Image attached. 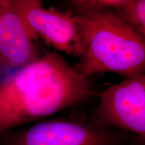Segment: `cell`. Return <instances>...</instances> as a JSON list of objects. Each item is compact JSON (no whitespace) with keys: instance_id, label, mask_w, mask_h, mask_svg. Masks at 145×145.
I'll return each instance as SVG.
<instances>
[{"instance_id":"obj_1","label":"cell","mask_w":145,"mask_h":145,"mask_svg":"<svg viewBox=\"0 0 145 145\" xmlns=\"http://www.w3.org/2000/svg\"><path fill=\"white\" fill-rule=\"evenodd\" d=\"M97 95L57 50L0 81V133L44 120Z\"/></svg>"},{"instance_id":"obj_2","label":"cell","mask_w":145,"mask_h":145,"mask_svg":"<svg viewBox=\"0 0 145 145\" xmlns=\"http://www.w3.org/2000/svg\"><path fill=\"white\" fill-rule=\"evenodd\" d=\"M81 26V53L74 66L90 77L111 72L123 79L144 74L145 36L99 0L67 1Z\"/></svg>"},{"instance_id":"obj_3","label":"cell","mask_w":145,"mask_h":145,"mask_svg":"<svg viewBox=\"0 0 145 145\" xmlns=\"http://www.w3.org/2000/svg\"><path fill=\"white\" fill-rule=\"evenodd\" d=\"M135 137L122 130L98 128L87 121L54 118L1 132L0 145H130Z\"/></svg>"},{"instance_id":"obj_4","label":"cell","mask_w":145,"mask_h":145,"mask_svg":"<svg viewBox=\"0 0 145 145\" xmlns=\"http://www.w3.org/2000/svg\"><path fill=\"white\" fill-rule=\"evenodd\" d=\"M99 106L87 122L129 132L145 142V73L124 79L99 94Z\"/></svg>"},{"instance_id":"obj_5","label":"cell","mask_w":145,"mask_h":145,"mask_svg":"<svg viewBox=\"0 0 145 145\" xmlns=\"http://www.w3.org/2000/svg\"><path fill=\"white\" fill-rule=\"evenodd\" d=\"M20 17L32 40L42 39L59 52L79 58L81 53V26L71 11L45 8L39 0H16Z\"/></svg>"},{"instance_id":"obj_6","label":"cell","mask_w":145,"mask_h":145,"mask_svg":"<svg viewBox=\"0 0 145 145\" xmlns=\"http://www.w3.org/2000/svg\"><path fill=\"white\" fill-rule=\"evenodd\" d=\"M39 58L24 26L16 0H6L0 20V66L21 69Z\"/></svg>"},{"instance_id":"obj_7","label":"cell","mask_w":145,"mask_h":145,"mask_svg":"<svg viewBox=\"0 0 145 145\" xmlns=\"http://www.w3.org/2000/svg\"><path fill=\"white\" fill-rule=\"evenodd\" d=\"M113 10L145 36L144 0H118Z\"/></svg>"},{"instance_id":"obj_8","label":"cell","mask_w":145,"mask_h":145,"mask_svg":"<svg viewBox=\"0 0 145 145\" xmlns=\"http://www.w3.org/2000/svg\"><path fill=\"white\" fill-rule=\"evenodd\" d=\"M5 3H6V0H0V20H1V16L4 10Z\"/></svg>"}]
</instances>
